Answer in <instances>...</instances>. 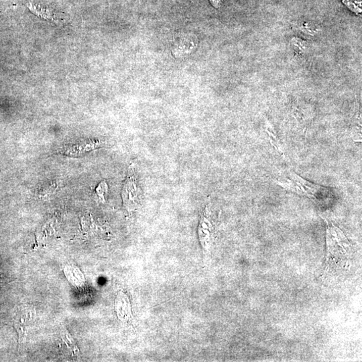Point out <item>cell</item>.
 Instances as JSON below:
<instances>
[{
    "label": "cell",
    "instance_id": "52a82bcc",
    "mask_svg": "<svg viewBox=\"0 0 362 362\" xmlns=\"http://www.w3.org/2000/svg\"><path fill=\"white\" fill-rule=\"evenodd\" d=\"M64 273L67 280L75 287L81 288L84 286L85 276L78 267L73 264L65 265Z\"/></svg>",
    "mask_w": 362,
    "mask_h": 362
},
{
    "label": "cell",
    "instance_id": "277c9868",
    "mask_svg": "<svg viewBox=\"0 0 362 362\" xmlns=\"http://www.w3.org/2000/svg\"><path fill=\"white\" fill-rule=\"evenodd\" d=\"M215 235V223L212 213V203L208 197L201 213L198 236L204 249H208L213 243Z\"/></svg>",
    "mask_w": 362,
    "mask_h": 362
},
{
    "label": "cell",
    "instance_id": "7a4b0ae2",
    "mask_svg": "<svg viewBox=\"0 0 362 362\" xmlns=\"http://www.w3.org/2000/svg\"><path fill=\"white\" fill-rule=\"evenodd\" d=\"M327 227V255L325 272L337 266L350 257L352 245L346 235L339 227L335 226L327 218L321 215Z\"/></svg>",
    "mask_w": 362,
    "mask_h": 362
},
{
    "label": "cell",
    "instance_id": "30bf717a",
    "mask_svg": "<svg viewBox=\"0 0 362 362\" xmlns=\"http://www.w3.org/2000/svg\"><path fill=\"white\" fill-rule=\"evenodd\" d=\"M210 3L215 8H219L222 3V0H209Z\"/></svg>",
    "mask_w": 362,
    "mask_h": 362
},
{
    "label": "cell",
    "instance_id": "6da1fadb",
    "mask_svg": "<svg viewBox=\"0 0 362 362\" xmlns=\"http://www.w3.org/2000/svg\"><path fill=\"white\" fill-rule=\"evenodd\" d=\"M275 182L288 191L310 199L318 206H328L334 200V195L329 189L310 183L295 172H290L284 181Z\"/></svg>",
    "mask_w": 362,
    "mask_h": 362
},
{
    "label": "cell",
    "instance_id": "3957f363",
    "mask_svg": "<svg viewBox=\"0 0 362 362\" xmlns=\"http://www.w3.org/2000/svg\"><path fill=\"white\" fill-rule=\"evenodd\" d=\"M125 209L128 213H134L141 207L145 199V193L140 184L138 172L134 164L129 168L122 191Z\"/></svg>",
    "mask_w": 362,
    "mask_h": 362
},
{
    "label": "cell",
    "instance_id": "8992f818",
    "mask_svg": "<svg viewBox=\"0 0 362 362\" xmlns=\"http://www.w3.org/2000/svg\"><path fill=\"white\" fill-rule=\"evenodd\" d=\"M115 310L118 319L124 323H127L132 318L130 301L123 292H119L115 298Z\"/></svg>",
    "mask_w": 362,
    "mask_h": 362
},
{
    "label": "cell",
    "instance_id": "5b68a950",
    "mask_svg": "<svg viewBox=\"0 0 362 362\" xmlns=\"http://www.w3.org/2000/svg\"><path fill=\"white\" fill-rule=\"evenodd\" d=\"M35 310L30 307H22L18 308L15 318V327L18 331L20 339L25 337L26 331L29 329L35 316Z\"/></svg>",
    "mask_w": 362,
    "mask_h": 362
},
{
    "label": "cell",
    "instance_id": "ba28073f",
    "mask_svg": "<svg viewBox=\"0 0 362 362\" xmlns=\"http://www.w3.org/2000/svg\"><path fill=\"white\" fill-rule=\"evenodd\" d=\"M28 6L32 12H33L37 16L41 17V18L49 20H53L54 19L52 12L48 9L43 8L41 6H38L37 5L32 4L31 3H29Z\"/></svg>",
    "mask_w": 362,
    "mask_h": 362
},
{
    "label": "cell",
    "instance_id": "9c48e42d",
    "mask_svg": "<svg viewBox=\"0 0 362 362\" xmlns=\"http://www.w3.org/2000/svg\"><path fill=\"white\" fill-rule=\"evenodd\" d=\"M108 187L105 182H102L96 189V198L100 202H105V197L107 196Z\"/></svg>",
    "mask_w": 362,
    "mask_h": 362
}]
</instances>
